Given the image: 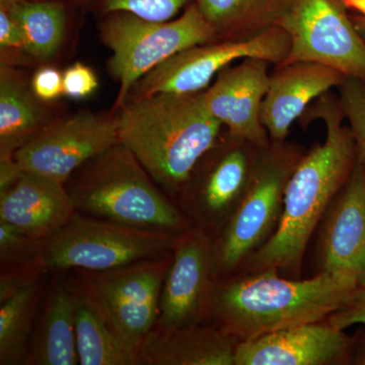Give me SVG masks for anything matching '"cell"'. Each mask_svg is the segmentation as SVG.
Masks as SVG:
<instances>
[{
    "instance_id": "cell-1",
    "label": "cell",
    "mask_w": 365,
    "mask_h": 365,
    "mask_svg": "<svg viewBox=\"0 0 365 365\" xmlns=\"http://www.w3.org/2000/svg\"><path fill=\"white\" fill-rule=\"evenodd\" d=\"M311 119H321L326 141L302 155L285 189L278 227L260 249L242 264L245 273L277 268L299 278L312 235L334 199L351 176L357 162L356 144L339 98L327 93L309 106Z\"/></svg>"
},
{
    "instance_id": "cell-2",
    "label": "cell",
    "mask_w": 365,
    "mask_h": 365,
    "mask_svg": "<svg viewBox=\"0 0 365 365\" xmlns=\"http://www.w3.org/2000/svg\"><path fill=\"white\" fill-rule=\"evenodd\" d=\"M277 268L216 280L208 318L239 341L327 321L351 302L359 284L344 274L321 272L311 279L280 277Z\"/></svg>"
},
{
    "instance_id": "cell-3",
    "label": "cell",
    "mask_w": 365,
    "mask_h": 365,
    "mask_svg": "<svg viewBox=\"0 0 365 365\" xmlns=\"http://www.w3.org/2000/svg\"><path fill=\"white\" fill-rule=\"evenodd\" d=\"M118 137L170 198H178L197 165L218 143L223 125L202 91L127 98L117 110Z\"/></svg>"
},
{
    "instance_id": "cell-4",
    "label": "cell",
    "mask_w": 365,
    "mask_h": 365,
    "mask_svg": "<svg viewBox=\"0 0 365 365\" xmlns=\"http://www.w3.org/2000/svg\"><path fill=\"white\" fill-rule=\"evenodd\" d=\"M158 186L121 143L81 165L66 182L81 215L132 227L182 234L192 225Z\"/></svg>"
},
{
    "instance_id": "cell-5",
    "label": "cell",
    "mask_w": 365,
    "mask_h": 365,
    "mask_svg": "<svg viewBox=\"0 0 365 365\" xmlns=\"http://www.w3.org/2000/svg\"><path fill=\"white\" fill-rule=\"evenodd\" d=\"M297 144L270 140L259 150L248 189L213 240L217 279L241 268L279 223L287 182L304 155Z\"/></svg>"
},
{
    "instance_id": "cell-6",
    "label": "cell",
    "mask_w": 365,
    "mask_h": 365,
    "mask_svg": "<svg viewBox=\"0 0 365 365\" xmlns=\"http://www.w3.org/2000/svg\"><path fill=\"white\" fill-rule=\"evenodd\" d=\"M173 253L110 270H76L72 289L98 314L106 326L129 349L139 355L155 328L160 292Z\"/></svg>"
},
{
    "instance_id": "cell-7",
    "label": "cell",
    "mask_w": 365,
    "mask_h": 365,
    "mask_svg": "<svg viewBox=\"0 0 365 365\" xmlns=\"http://www.w3.org/2000/svg\"><path fill=\"white\" fill-rule=\"evenodd\" d=\"M101 37L111 49L108 67L120 85L113 112L124 104L137 81L158 64L187 48L217 42L195 2L167 21L144 20L124 11L107 14Z\"/></svg>"
},
{
    "instance_id": "cell-8",
    "label": "cell",
    "mask_w": 365,
    "mask_h": 365,
    "mask_svg": "<svg viewBox=\"0 0 365 365\" xmlns=\"http://www.w3.org/2000/svg\"><path fill=\"white\" fill-rule=\"evenodd\" d=\"M178 235L76 212L43 242L39 262L46 271L110 270L172 252Z\"/></svg>"
},
{
    "instance_id": "cell-9",
    "label": "cell",
    "mask_w": 365,
    "mask_h": 365,
    "mask_svg": "<svg viewBox=\"0 0 365 365\" xmlns=\"http://www.w3.org/2000/svg\"><path fill=\"white\" fill-rule=\"evenodd\" d=\"M289 50V35L281 26L248 40L193 46L151 69L133 86L127 98L201 93L215 76L237 60L260 58L278 66L287 58Z\"/></svg>"
},
{
    "instance_id": "cell-10",
    "label": "cell",
    "mask_w": 365,
    "mask_h": 365,
    "mask_svg": "<svg viewBox=\"0 0 365 365\" xmlns=\"http://www.w3.org/2000/svg\"><path fill=\"white\" fill-rule=\"evenodd\" d=\"M261 148L225 133L200 160L178 196L192 227L215 237L241 203Z\"/></svg>"
},
{
    "instance_id": "cell-11",
    "label": "cell",
    "mask_w": 365,
    "mask_h": 365,
    "mask_svg": "<svg viewBox=\"0 0 365 365\" xmlns=\"http://www.w3.org/2000/svg\"><path fill=\"white\" fill-rule=\"evenodd\" d=\"M348 9L345 0H292L279 24L290 37L281 66L314 62L365 81V40Z\"/></svg>"
},
{
    "instance_id": "cell-12",
    "label": "cell",
    "mask_w": 365,
    "mask_h": 365,
    "mask_svg": "<svg viewBox=\"0 0 365 365\" xmlns=\"http://www.w3.org/2000/svg\"><path fill=\"white\" fill-rule=\"evenodd\" d=\"M119 143L116 113L57 118L14 155L21 170L66 185L78 168Z\"/></svg>"
},
{
    "instance_id": "cell-13",
    "label": "cell",
    "mask_w": 365,
    "mask_h": 365,
    "mask_svg": "<svg viewBox=\"0 0 365 365\" xmlns=\"http://www.w3.org/2000/svg\"><path fill=\"white\" fill-rule=\"evenodd\" d=\"M213 240L195 227L178 235L163 280L155 328L169 332L199 325L208 318L209 302L217 280Z\"/></svg>"
},
{
    "instance_id": "cell-14",
    "label": "cell",
    "mask_w": 365,
    "mask_h": 365,
    "mask_svg": "<svg viewBox=\"0 0 365 365\" xmlns=\"http://www.w3.org/2000/svg\"><path fill=\"white\" fill-rule=\"evenodd\" d=\"M270 62L242 59L218 73L210 88L202 91L204 103L230 135L263 148L270 137L261 122V108L267 93Z\"/></svg>"
},
{
    "instance_id": "cell-15",
    "label": "cell",
    "mask_w": 365,
    "mask_h": 365,
    "mask_svg": "<svg viewBox=\"0 0 365 365\" xmlns=\"http://www.w3.org/2000/svg\"><path fill=\"white\" fill-rule=\"evenodd\" d=\"M352 340L328 322L283 329L240 341L235 365H333L347 364Z\"/></svg>"
},
{
    "instance_id": "cell-16",
    "label": "cell",
    "mask_w": 365,
    "mask_h": 365,
    "mask_svg": "<svg viewBox=\"0 0 365 365\" xmlns=\"http://www.w3.org/2000/svg\"><path fill=\"white\" fill-rule=\"evenodd\" d=\"M319 259L322 272L344 274L365 287V170L359 158L327 211Z\"/></svg>"
},
{
    "instance_id": "cell-17",
    "label": "cell",
    "mask_w": 365,
    "mask_h": 365,
    "mask_svg": "<svg viewBox=\"0 0 365 365\" xmlns=\"http://www.w3.org/2000/svg\"><path fill=\"white\" fill-rule=\"evenodd\" d=\"M345 78L332 67L314 62L276 66L261 108V122L270 140H287L292 124L312 103L339 88Z\"/></svg>"
},
{
    "instance_id": "cell-18",
    "label": "cell",
    "mask_w": 365,
    "mask_h": 365,
    "mask_svg": "<svg viewBox=\"0 0 365 365\" xmlns=\"http://www.w3.org/2000/svg\"><path fill=\"white\" fill-rule=\"evenodd\" d=\"M78 212L66 185L30 172L0 191V220L40 241L49 239Z\"/></svg>"
},
{
    "instance_id": "cell-19",
    "label": "cell",
    "mask_w": 365,
    "mask_h": 365,
    "mask_svg": "<svg viewBox=\"0 0 365 365\" xmlns=\"http://www.w3.org/2000/svg\"><path fill=\"white\" fill-rule=\"evenodd\" d=\"M240 341L217 326L199 325L162 331L144 340L139 365H235Z\"/></svg>"
},
{
    "instance_id": "cell-20",
    "label": "cell",
    "mask_w": 365,
    "mask_h": 365,
    "mask_svg": "<svg viewBox=\"0 0 365 365\" xmlns=\"http://www.w3.org/2000/svg\"><path fill=\"white\" fill-rule=\"evenodd\" d=\"M45 104L18 67L0 66V160L14 158L57 119L50 116Z\"/></svg>"
},
{
    "instance_id": "cell-21",
    "label": "cell",
    "mask_w": 365,
    "mask_h": 365,
    "mask_svg": "<svg viewBox=\"0 0 365 365\" xmlns=\"http://www.w3.org/2000/svg\"><path fill=\"white\" fill-rule=\"evenodd\" d=\"M74 318L76 294L67 281L57 279L34 329L26 364H78Z\"/></svg>"
},
{
    "instance_id": "cell-22",
    "label": "cell",
    "mask_w": 365,
    "mask_h": 365,
    "mask_svg": "<svg viewBox=\"0 0 365 365\" xmlns=\"http://www.w3.org/2000/svg\"><path fill=\"white\" fill-rule=\"evenodd\" d=\"M292 0H195L218 41L248 40L280 21Z\"/></svg>"
},
{
    "instance_id": "cell-23",
    "label": "cell",
    "mask_w": 365,
    "mask_h": 365,
    "mask_svg": "<svg viewBox=\"0 0 365 365\" xmlns=\"http://www.w3.org/2000/svg\"><path fill=\"white\" fill-rule=\"evenodd\" d=\"M13 11L29 54L40 63L51 60L66 36L63 4L57 0H13Z\"/></svg>"
},
{
    "instance_id": "cell-24",
    "label": "cell",
    "mask_w": 365,
    "mask_h": 365,
    "mask_svg": "<svg viewBox=\"0 0 365 365\" xmlns=\"http://www.w3.org/2000/svg\"><path fill=\"white\" fill-rule=\"evenodd\" d=\"M41 292L35 280L0 302V365L28 364Z\"/></svg>"
},
{
    "instance_id": "cell-25",
    "label": "cell",
    "mask_w": 365,
    "mask_h": 365,
    "mask_svg": "<svg viewBox=\"0 0 365 365\" xmlns=\"http://www.w3.org/2000/svg\"><path fill=\"white\" fill-rule=\"evenodd\" d=\"M73 290V289H72ZM76 294V344L79 365H139L138 355L106 326L81 295Z\"/></svg>"
},
{
    "instance_id": "cell-26",
    "label": "cell",
    "mask_w": 365,
    "mask_h": 365,
    "mask_svg": "<svg viewBox=\"0 0 365 365\" xmlns=\"http://www.w3.org/2000/svg\"><path fill=\"white\" fill-rule=\"evenodd\" d=\"M43 242L44 241L33 239L14 225L0 220L1 269L40 264L39 258Z\"/></svg>"
},
{
    "instance_id": "cell-27",
    "label": "cell",
    "mask_w": 365,
    "mask_h": 365,
    "mask_svg": "<svg viewBox=\"0 0 365 365\" xmlns=\"http://www.w3.org/2000/svg\"><path fill=\"white\" fill-rule=\"evenodd\" d=\"M338 88L341 108L356 144L357 158L365 170V81L346 76Z\"/></svg>"
},
{
    "instance_id": "cell-28",
    "label": "cell",
    "mask_w": 365,
    "mask_h": 365,
    "mask_svg": "<svg viewBox=\"0 0 365 365\" xmlns=\"http://www.w3.org/2000/svg\"><path fill=\"white\" fill-rule=\"evenodd\" d=\"M195 0H98L103 14L124 11L155 21L176 19Z\"/></svg>"
},
{
    "instance_id": "cell-29",
    "label": "cell",
    "mask_w": 365,
    "mask_h": 365,
    "mask_svg": "<svg viewBox=\"0 0 365 365\" xmlns=\"http://www.w3.org/2000/svg\"><path fill=\"white\" fill-rule=\"evenodd\" d=\"M36 62L16 24L13 0H0V66L21 67Z\"/></svg>"
},
{
    "instance_id": "cell-30",
    "label": "cell",
    "mask_w": 365,
    "mask_h": 365,
    "mask_svg": "<svg viewBox=\"0 0 365 365\" xmlns=\"http://www.w3.org/2000/svg\"><path fill=\"white\" fill-rule=\"evenodd\" d=\"M98 81L90 66L76 62L63 71V95L72 100H83L97 90Z\"/></svg>"
},
{
    "instance_id": "cell-31",
    "label": "cell",
    "mask_w": 365,
    "mask_h": 365,
    "mask_svg": "<svg viewBox=\"0 0 365 365\" xmlns=\"http://www.w3.org/2000/svg\"><path fill=\"white\" fill-rule=\"evenodd\" d=\"M34 93L45 103L56 101L63 95V72L52 66H42L31 78Z\"/></svg>"
},
{
    "instance_id": "cell-32",
    "label": "cell",
    "mask_w": 365,
    "mask_h": 365,
    "mask_svg": "<svg viewBox=\"0 0 365 365\" xmlns=\"http://www.w3.org/2000/svg\"><path fill=\"white\" fill-rule=\"evenodd\" d=\"M327 322L340 331H344L356 324H361L365 327V287H359L351 302L329 317Z\"/></svg>"
},
{
    "instance_id": "cell-33",
    "label": "cell",
    "mask_w": 365,
    "mask_h": 365,
    "mask_svg": "<svg viewBox=\"0 0 365 365\" xmlns=\"http://www.w3.org/2000/svg\"><path fill=\"white\" fill-rule=\"evenodd\" d=\"M349 9H354L357 13L365 16V0H345Z\"/></svg>"
},
{
    "instance_id": "cell-34",
    "label": "cell",
    "mask_w": 365,
    "mask_h": 365,
    "mask_svg": "<svg viewBox=\"0 0 365 365\" xmlns=\"http://www.w3.org/2000/svg\"><path fill=\"white\" fill-rule=\"evenodd\" d=\"M353 23L356 26L361 37L365 40V16L359 14V16H352Z\"/></svg>"
}]
</instances>
